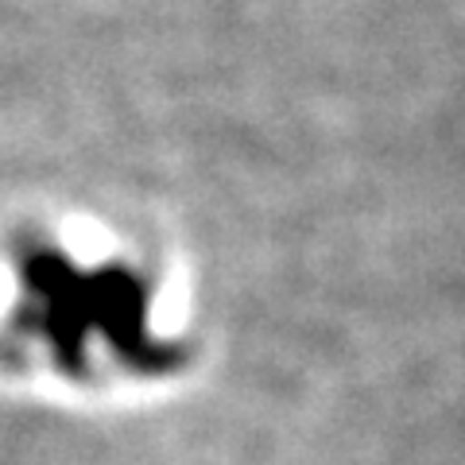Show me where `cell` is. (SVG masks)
Masks as SVG:
<instances>
[{"label": "cell", "mask_w": 465, "mask_h": 465, "mask_svg": "<svg viewBox=\"0 0 465 465\" xmlns=\"http://www.w3.org/2000/svg\"><path fill=\"white\" fill-rule=\"evenodd\" d=\"M152 244L101 222L35 217L0 237V369L85 391L186 369L194 326Z\"/></svg>", "instance_id": "1"}]
</instances>
